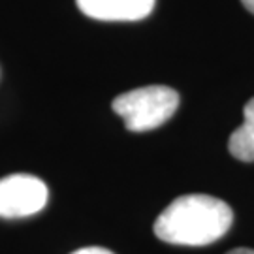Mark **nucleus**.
<instances>
[{
	"label": "nucleus",
	"instance_id": "f257e3e1",
	"mask_svg": "<svg viewBox=\"0 0 254 254\" xmlns=\"http://www.w3.org/2000/svg\"><path fill=\"white\" fill-rule=\"evenodd\" d=\"M234 222L226 201L207 194L179 196L154 222V236L172 245L203 247L215 243Z\"/></svg>",
	"mask_w": 254,
	"mask_h": 254
},
{
	"label": "nucleus",
	"instance_id": "f03ea898",
	"mask_svg": "<svg viewBox=\"0 0 254 254\" xmlns=\"http://www.w3.org/2000/svg\"><path fill=\"white\" fill-rule=\"evenodd\" d=\"M132 132H147L164 125L179 108V94L166 85H149L119 94L111 104Z\"/></svg>",
	"mask_w": 254,
	"mask_h": 254
},
{
	"label": "nucleus",
	"instance_id": "7ed1b4c3",
	"mask_svg": "<svg viewBox=\"0 0 254 254\" xmlns=\"http://www.w3.org/2000/svg\"><path fill=\"white\" fill-rule=\"evenodd\" d=\"M47 185L36 175L13 173L0 179V217L23 218L47 205Z\"/></svg>",
	"mask_w": 254,
	"mask_h": 254
},
{
	"label": "nucleus",
	"instance_id": "20e7f679",
	"mask_svg": "<svg viewBox=\"0 0 254 254\" xmlns=\"http://www.w3.org/2000/svg\"><path fill=\"white\" fill-rule=\"evenodd\" d=\"M87 17L98 21H139L147 17L156 0H75Z\"/></svg>",
	"mask_w": 254,
	"mask_h": 254
},
{
	"label": "nucleus",
	"instance_id": "39448f33",
	"mask_svg": "<svg viewBox=\"0 0 254 254\" xmlns=\"http://www.w3.org/2000/svg\"><path fill=\"white\" fill-rule=\"evenodd\" d=\"M245 121L243 125L232 132L228 139V149L237 160L254 162V98L247 102L243 108Z\"/></svg>",
	"mask_w": 254,
	"mask_h": 254
},
{
	"label": "nucleus",
	"instance_id": "423d86ee",
	"mask_svg": "<svg viewBox=\"0 0 254 254\" xmlns=\"http://www.w3.org/2000/svg\"><path fill=\"white\" fill-rule=\"evenodd\" d=\"M72 254H115V253H111L109 249H104V247H83V249L73 251Z\"/></svg>",
	"mask_w": 254,
	"mask_h": 254
},
{
	"label": "nucleus",
	"instance_id": "0eeeda50",
	"mask_svg": "<svg viewBox=\"0 0 254 254\" xmlns=\"http://www.w3.org/2000/svg\"><path fill=\"white\" fill-rule=\"evenodd\" d=\"M228 254H254V249H234Z\"/></svg>",
	"mask_w": 254,
	"mask_h": 254
},
{
	"label": "nucleus",
	"instance_id": "6e6552de",
	"mask_svg": "<svg viewBox=\"0 0 254 254\" xmlns=\"http://www.w3.org/2000/svg\"><path fill=\"white\" fill-rule=\"evenodd\" d=\"M241 2H243V6H245L251 13H254V0H241Z\"/></svg>",
	"mask_w": 254,
	"mask_h": 254
}]
</instances>
